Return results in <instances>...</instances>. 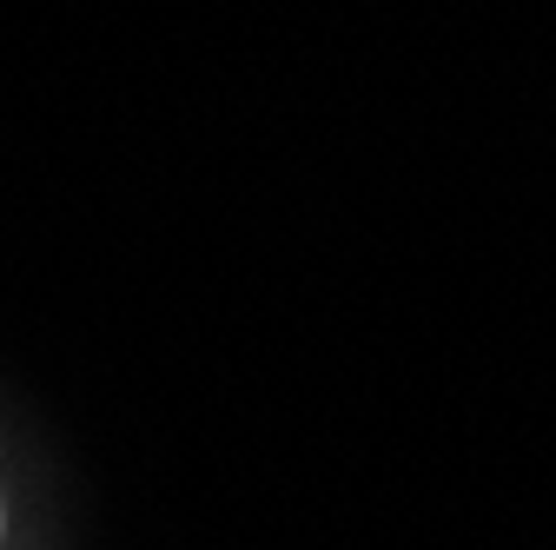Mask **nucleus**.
Returning <instances> with one entry per match:
<instances>
[{"label":"nucleus","mask_w":556,"mask_h":550,"mask_svg":"<svg viewBox=\"0 0 556 550\" xmlns=\"http://www.w3.org/2000/svg\"><path fill=\"white\" fill-rule=\"evenodd\" d=\"M0 537H8V511H0Z\"/></svg>","instance_id":"nucleus-1"}]
</instances>
